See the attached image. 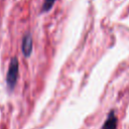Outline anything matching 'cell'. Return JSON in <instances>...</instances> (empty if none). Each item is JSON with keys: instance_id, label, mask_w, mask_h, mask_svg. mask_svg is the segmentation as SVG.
Instances as JSON below:
<instances>
[{"instance_id": "cell-1", "label": "cell", "mask_w": 129, "mask_h": 129, "mask_svg": "<svg viewBox=\"0 0 129 129\" xmlns=\"http://www.w3.org/2000/svg\"><path fill=\"white\" fill-rule=\"evenodd\" d=\"M18 73H19V63L17 57H12L9 63V69L7 71L6 75V85L9 90H13L17 79H18Z\"/></svg>"}, {"instance_id": "cell-2", "label": "cell", "mask_w": 129, "mask_h": 129, "mask_svg": "<svg viewBox=\"0 0 129 129\" xmlns=\"http://www.w3.org/2000/svg\"><path fill=\"white\" fill-rule=\"evenodd\" d=\"M32 47H33L32 36L30 35V33H26L22 37V42H21V50H22L23 55L26 57L30 56L32 52Z\"/></svg>"}, {"instance_id": "cell-3", "label": "cell", "mask_w": 129, "mask_h": 129, "mask_svg": "<svg viewBox=\"0 0 129 129\" xmlns=\"http://www.w3.org/2000/svg\"><path fill=\"white\" fill-rule=\"evenodd\" d=\"M116 128H117V118H116L114 112H110L102 129H116Z\"/></svg>"}, {"instance_id": "cell-4", "label": "cell", "mask_w": 129, "mask_h": 129, "mask_svg": "<svg viewBox=\"0 0 129 129\" xmlns=\"http://www.w3.org/2000/svg\"><path fill=\"white\" fill-rule=\"evenodd\" d=\"M55 0H44L43 2V5H42V8H41V11L42 12H47L51 9V7L53 6Z\"/></svg>"}]
</instances>
